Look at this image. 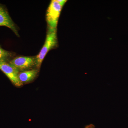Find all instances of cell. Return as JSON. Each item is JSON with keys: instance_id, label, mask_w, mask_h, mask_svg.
<instances>
[{"instance_id": "7a4b0ae2", "label": "cell", "mask_w": 128, "mask_h": 128, "mask_svg": "<svg viewBox=\"0 0 128 128\" xmlns=\"http://www.w3.org/2000/svg\"><path fill=\"white\" fill-rule=\"evenodd\" d=\"M63 6L58 1L53 0L51 1L47 10L46 19L48 27L56 29L58 20Z\"/></svg>"}, {"instance_id": "6da1fadb", "label": "cell", "mask_w": 128, "mask_h": 128, "mask_svg": "<svg viewBox=\"0 0 128 128\" xmlns=\"http://www.w3.org/2000/svg\"><path fill=\"white\" fill-rule=\"evenodd\" d=\"M57 43L56 29L48 28L45 42L39 54L36 57V67L40 68L43 60L48 52Z\"/></svg>"}, {"instance_id": "52a82bcc", "label": "cell", "mask_w": 128, "mask_h": 128, "mask_svg": "<svg viewBox=\"0 0 128 128\" xmlns=\"http://www.w3.org/2000/svg\"><path fill=\"white\" fill-rule=\"evenodd\" d=\"M57 1L63 6L66 2V0H58Z\"/></svg>"}, {"instance_id": "ba28073f", "label": "cell", "mask_w": 128, "mask_h": 128, "mask_svg": "<svg viewBox=\"0 0 128 128\" xmlns=\"http://www.w3.org/2000/svg\"><path fill=\"white\" fill-rule=\"evenodd\" d=\"M84 128H95V127L93 124H90L86 126Z\"/></svg>"}, {"instance_id": "3957f363", "label": "cell", "mask_w": 128, "mask_h": 128, "mask_svg": "<svg viewBox=\"0 0 128 128\" xmlns=\"http://www.w3.org/2000/svg\"><path fill=\"white\" fill-rule=\"evenodd\" d=\"M9 63L18 71L22 72L29 70L34 66H36V57H16L10 60Z\"/></svg>"}, {"instance_id": "5b68a950", "label": "cell", "mask_w": 128, "mask_h": 128, "mask_svg": "<svg viewBox=\"0 0 128 128\" xmlns=\"http://www.w3.org/2000/svg\"><path fill=\"white\" fill-rule=\"evenodd\" d=\"M38 72V70L35 69L22 72L18 74V78L22 83L29 82L34 80Z\"/></svg>"}, {"instance_id": "277c9868", "label": "cell", "mask_w": 128, "mask_h": 128, "mask_svg": "<svg viewBox=\"0 0 128 128\" xmlns=\"http://www.w3.org/2000/svg\"><path fill=\"white\" fill-rule=\"evenodd\" d=\"M0 70L16 86L20 87L23 84L20 81L18 75L19 72L8 62H0Z\"/></svg>"}, {"instance_id": "8992f818", "label": "cell", "mask_w": 128, "mask_h": 128, "mask_svg": "<svg viewBox=\"0 0 128 128\" xmlns=\"http://www.w3.org/2000/svg\"><path fill=\"white\" fill-rule=\"evenodd\" d=\"M13 56L11 52L3 49L0 46V62H7Z\"/></svg>"}]
</instances>
